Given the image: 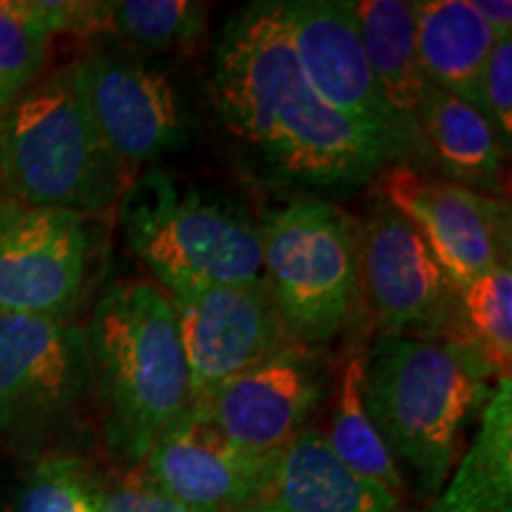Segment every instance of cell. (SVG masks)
Returning a JSON list of instances; mask_svg holds the SVG:
<instances>
[{
  "label": "cell",
  "instance_id": "cell-10",
  "mask_svg": "<svg viewBox=\"0 0 512 512\" xmlns=\"http://www.w3.org/2000/svg\"><path fill=\"white\" fill-rule=\"evenodd\" d=\"M88 112L128 181L188 140V117L171 76L117 50L79 62Z\"/></svg>",
  "mask_w": 512,
  "mask_h": 512
},
{
  "label": "cell",
  "instance_id": "cell-5",
  "mask_svg": "<svg viewBox=\"0 0 512 512\" xmlns=\"http://www.w3.org/2000/svg\"><path fill=\"white\" fill-rule=\"evenodd\" d=\"M128 249L157 285H268L259 226L233 202L152 166L117 204Z\"/></svg>",
  "mask_w": 512,
  "mask_h": 512
},
{
  "label": "cell",
  "instance_id": "cell-16",
  "mask_svg": "<svg viewBox=\"0 0 512 512\" xmlns=\"http://www.w3.org/2000/svg\"><path fill=\"white\" fill-rule=\"evenodd\" d=\"M256 501L280 512H399L401 501L335 456L325 432L306 427L268 465Z\"/></svg>",
  "mask_w": 512,
  "mask_h": 512
},
{
  "label": "cell",
  "instance_id": "cell-27",
  "mask_svg": "<svg viewBox=\"0 0 512 512\" xmlns=\"http://www.w3.org/2000/svg\"><path fill=\"white\" fill-rule=\"evenodd\" d=\"M100 512H192L169 498L145 479L143 472L128 470L117 482L102 484Z\"/></svg>",
  "mask_w": 512,
  "mask_h": 512
},
{
  "label": "cell",
  "instance_id": "cell-6",
  "mask_svg": "<svg viewBox=\"0 0 512 512\" xmlns=\"http://www.w3.org/2000/svg\"><path fill=\"white\" fill-rule=\"evenodd\" d=\"M268 292L294 344L325 349L342 335L361 294L358 228L339 204L294 197L261 214Z\"/></svg>",
  "mask_w": 512,
  "mask_h": 512
},
{
  "label": "cell",
  "instance_id": "cell-4",
  "mask_svg": "<svg viewBox=\"0 0 512 512\" xmlns=\"http://www.w3.org/2000/svg\"><path fill=\"white\" fill-rule=\"evenodd\" d=\"M128 185L88 112L79 62L43 74L0 112V188L12 200L102 216Z\"/></svg>",
  "mask_w": 512,
  "mask_h": 512
},
{
  "label": "cell",
  "instance_id": "cell-22",
  "mask_svg": "<svg viewBox=\"0 0 512 512\" xmlns=\"http://www.w3.org/2000/svg\"><path fill=\"white\" fill-rule=\"evenodd\" d=\"M363 363H366V349L354 344L339 370L335 413H332L330 432L325 434V439L335 456L356 475L380 484L401 501L406 496V484L382 437L377 434L368 415L366 399H363Z\"/></svg>",
  "mask_w": 512,
  "mask_h": 512
},
{
  "label": "cell",
  "instance_id": "cell-12",
  "mask_svg": "<svg viewBox=\"0 0 512 512\" xmlns=\"http://www.w3.org/2000/svg\"><path fill=\"white\" fill-rule=\"evenodd\" d=\"M162 290L181 330L192 403L290 344L268 285L176 283Z\"/></svg>",
  "mask_w": 512,
  "mask_h": 512
},
{
  "label": "cell",
  "instance_id": "cell-19",
  "mask_svg": "<svg viewBox=\"0 0 512 512\" xmlns=\"http://www.w3.org/2000/svg\"><path fill=\"white\" fill-rule=\"evenodd\" d=\"M422 512H512V377L496 382L470 448Z\"/></svg>",
  "mask_w": 512,
  "mask_h": 512
},
{
  "label": "cell",
  "instance_id": "cell-20",
  "mask_svg": "<svg viewBox=\"0 0 512 512\" xmlns=\"http://www.w3.org/2000/svg\"><path fill=\"white\" fill-rule=\"evenodd\" d=\"M363 50L380 83L384 100L406 131L411 145H418L415 110L425 88L415 48V12L406 0H361L351 3Z\"/></svg>",
  "mask_w": 512,
  "mask_h": 512
},
{
  "label": "cell",
  "instance_id": "cell-18",
  "mask_svg": "<svg viewBox=\"0 0 512 512\" xmlns=\"http://www.w3.org/2000/svg\"><path fill=\"white\" fill-rule=\"evenodd\" d=\"M415 133L418 145L430 152L451 183L501 197L505 152L494 128L475 107L425 83L415 110Z\"/></svg>",
  "mask_w": 512,
  "mask_h": 512
},
{
  "label": "cell",
  "instance_id": "cell-3",
  "mask_svg": "<svg viewBox=\"0 0 512 512\" xmlns=\"http://www.w3.org/2000/svg\"><path fill=\"white\" fill-rule=\"evenodd\" d=\"M491 377L441 339L377 335L366 349L363 399L406 491L434 498L456 465L460 437L489 401Z\"/></svg>",
  "mask_w": 512,
  "mask_h": 512
},
{
  "label": "cell",
  "instance_id": "cell-29",
  "mask_svg": "<svg viewBox=\"0 0 512 512\" xmlns=\"http://www.w3.org/2000/svg\"><path fill=\"white\" fill-rule=\"evenodd\" d=\"M238 512H280V510L273 508V505L264 503V501H254V503L245 505V508H240Z\"/></svg>",
  "mask_w": 512,
  "mask_h": 512
},
{
  "label": "cell",
  "instance_id": "cell-23",
  "mask_svg": "<svg viewBox=\"0 0 512 512\" xmlns=\"http://www.w3.org/2000/svg\"><path fill=\"white\" fill-rule=\"evenodd\" d=\"M209 5L192 0H114L98 3V31L126 46L166 53L190 46L207 31Z\"/></svg>",
  "mask_w": 512,
  "mask_h": 512
},
{
  "label": "cell",
  "instance_id": "cell-14",
  "mask_svg": "<svg viewBox=\"0 0 512 512\" xmlns=\"http://www.w3.org/2000/svg\"><path fill=\"white\" fill-rule=\"evenodd\" d=\"M88 389L83 328L72 320L0 311V434L48 427Z\"/></svg>",
  "mask_w": 512,
  "mask_h": 512
},
{
  "label": "cell",
  "instance_id": "cell-25",
  "mask_svg": "<svg viewBox=\"0 0 512 512\" xmlns=\"http://www.w3.org/2000/svg\"><path fill=\"white\" fill-rule=\"evenodd\" d=\"M102 484L83 460L50 456L24 482L15 512H100Z\"/></svg>",
  "mask_w": 512,
  "mask_h": 512
},
{
  "label": "cell",
  "instance_id": "cell-28",
  "mask_svg": "<svg viewBox=\"0 0 512 512\" xmlns=\"http://www.w3.org/2000/svg\"><path fill=\"white\" fill-rule=\"evenodd\" d=\"M479 17L494 34V41H505L512 36V3L508 0H470Z\"/></svg>",
  "mask_w": 512,
  "mask_h": 512
},
{
  "label": "cell",
  "instance_id": "cell-21",
  "mask_svg": "<svg viewBox=\"0 0 512 512\" xmlns=\"http://www.w3.org/2000/svg\"><path fill=\"white\" fill-rule=\"evenodd\" d=\"M441 342L472 356L501 382L512 368V271L510 264L477 275L453 287V311Z\"/></svg>",
  "mask_w": 512,
  "mask_h": 512
},
{
  "label": "cell",
  "instance_id": "cell-13",
  "mask_svg": "<svg viewBox=\"0 0 512 512\" xmlns=\"http://www.w3.org/2000/svg\"><path fill=\"white\" fill-rule=\"evenodd\" d=\"M361 283L380 335L444 339L453 311V285L420 230L377 197L358 230Z\"/></svg>",
  "mask_w": 512,
  "mask_h": 512
},
{
  "label": "cell",
  "instance_id": "cell-2",
  "mask_svg": "<svg viewBox=\"0 0 512 512\" xmlns=\"http://www.w3.org/2000/svg\"><path fill=\"white\" fill-rule=\"evenodd\" d=\"M83 332L107 448L136 470L192 406L174 306L157 283L117 280L100 294Z\"/></svg>",
  "mask_w": 512,
  "mask_h": 512
},
{
  "label": "cell",
  "instance_id": "cell-17",
  "mask_svg": "<svg viewBox=\"0 0 512 512\" xmlns=\"http://www.w3.org/2000/svg\"><path fill=\"white\" fill-rule=\"evenodd\" d=\"M415 12V48L427 83L484 114V72L494 34L470 0H420ZM489 121V119H486Z\"/></svg>",
  "mask_w": 512,
  "mask_h": 512
},
{
  "label": "cell",
  "instance_id": "cell-24",
  "mask_svg": "<svg viewBox=\"0 0 512 512\" xmlns=\"http://www.w3.org/2000/svg\"><path fill=\"white\" fill-rule=\"evenodd\" d=\"M53 38L36 0H0V112L41 79Z\"/></svg>",
  "mask_w": 512,
  "mask_h": 512
},
{
  "label": "cell",
  "instance_id": "cell-11",
  "mask_svg": "<svg viewBox=\"0 0 512 512\" xmlns=\"http://www.w3.org/2000/svg\"><path fill=\"white\" fill-rule=\"evenodd\" d=\"M375 181L382 200L420 230L453 287L510 264V207L503 197L427 176L408 162L387 164Z\"/></svg>",
  "mask_w": 512,
  "mask_h": 512
},
{
  "label": "cell",
  "instance_id": "cell-15",
  "mask_svg": "<svg viewBox=\"0 0 512 512\" xmlns=\"http://www.w3.org/2000/svg\"><path fill=\"white\" fill-rule=\"evenodd\" d=\"M271 458L235 448L202 411L190 406L155 441L138 470L162 494L192 512H238L264 489Z\"/></svg>",
  "mask_w": 512,
  "mask_h": 512
},
{
  "label": "cell",
  "instance_id": "cell-7",
  "mask_svg": "<svg viewBox=\"0 0 512 512\" xmlns=\"http://www.w3.org/2000/svg\"><path fill=\"white\" fill-rule=\"evenodd\" d=\"M93 219L0 195V311L72 320L98 254Z\"/></svg>",
  "mask_w": 512,
  "mask_h": 512
},
{
  "label": "cell",
  "instance_id": "cell-8",
  "mask_svg": "<svg viewBox=\"0 0 512 512\" xmlns=\"http://www.w3.org/2000/svg\"><path fill=\"white\" fill-rule=\"evenodd\" d=\"M285 22L299 67L330 110L403 162L411 140L384 100L363 50L349 0H285Z\"/></svg>",
  "mask_w": 512,
  "mask_h": 512
},
{
  "label": "cell",
  "instance_id": "cell-1",
  "mask_svg": "<svg viewBox=\"0 0 512 512\" xmlns=\"http://www.w3.org/2000/svg\"><path fill=\"white\" fill-rule=\"evenodd\" d=\"M211 100L254 174L299 197L354 195L394 164L313 93L283 0H259L228 19L211 57Z\"/></svg>",
  "mask_w": 512,
  "mask_h": 512
},
{
  "label": "cell",
  "instance_id": "cell-26",
  "mask_svg": "<svg viewBox=\"0 0 512 512\" xmlns=\"http://www.w3.org/2000/svg\"><path fill=\"white\" fill-rule=\"evenodd\" d=\"M484 110L505 157L512 145V41H496L484 72Z\"/></svg>",
  "mask_w": 512,
  "mask_h": 512
},
{
  "label": "cell",
  "instance_id": "cell-9",
  "mask_svg": "<svg viewBox=\"0 0 512 512\" xmlns=\"http://www.w3.org/2000/svg\"><path fill=\"white\" fill-rule=\"evenodd\" d=\"M325 349L285 344L192 403L240 451L273 458L318 411L330 387Z\"/></svg>",
  "mask_w": 512,
  "mask_h": 512
}]
</instances>
